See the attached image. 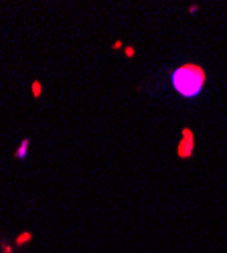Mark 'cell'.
<instances>
[{
  "mask_svg": "<svg viewBox=\"0 0 227 253\" xmlns=\"http://www.w3.org/2000/svg\"><path fill=\"white\" fill-rule=\"evenodd\" d=\"M205 83V71L199 65H182L173 75V85L184 97H193L201 91Z\"/></svg>",
  "mask_w": 227,
  "mask_h": 253,
  "instance_id": "6da1fadb",
  "label": "cell"
},
{
  "mask_svg": "<svg viewBox=\"0 0 227 253\" xmlns=\"http://www.w3.org/2000/svg\"><path fill=\"white\" fill-rule=\"evenodd\" d=\"M191 148H193V136L189 132H184V140H182L181 148H179V154L181 156H189L191 154Z\"/></svg>",
  "mask_w": 227,
  "mask_h": 253,
  "instance_id": "7a4b0ae2",
  "label": "cell"
},
{
  "mask_svg": "<svg viewBox=\"0 0 227 253\" xmlns=\"http://www.w3.org/2000/svg\"><path fill=\"white\" fill-rule=\"evenodd\" d=\"M29 144H31L29 140H25V142H23V146H20V148H18V152H16V156H18V158H25V154H27V148H29Z\"/></svg>",
  "mask_w": 227,
  "mask_h": 253,
  "instance_id": "3957f363",
  "label": "cell"
}]
</instances>
